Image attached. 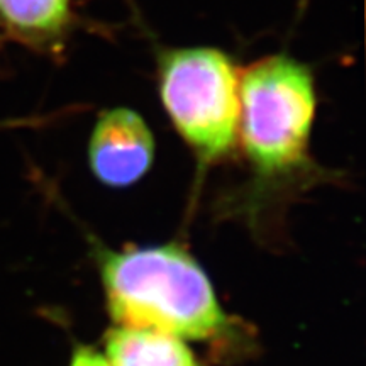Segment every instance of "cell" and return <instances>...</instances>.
Returning a JSON list of instances; mask_svg holds the SVG:
<instances>
[{"mask_svg": "<svg viewBox=\"0 0 366 366\" xmlns=\"http://www.w3.org/2000/svg\"><path fill=\"white\" fill-rule=\"evenodd\" d=\"M70 366H111V363L102 355H99L97 351L90 350L86 346H80L73 353Z\"/></svg>", "mask_w": 366, "mask_h": 366, "instance_id": "obj_7", "label": "cell"}, {"mask_svg": "<svg viewBox=\"0 0 366 366\" xmlns=\"http://www.w3.org/2000/svg\"><path fill=\"white\" fill-rule=\"evenodd\" d=\"M75 19L73 0H0L2 38L46 56L65 53Z\"/></svg>", "mask_w": 366, "mask_h": 366, "instance_id": "obj_5", "label": "cell"}, {"mask_svg": "<svg viewBox=\"0 0 366 366\" xmlns=\"http://www.w3.org/2000/svg\"><path fill=\"white\" fill-rule=\"evenodd\" d=\"M241 70L214 46L164 48L157 59L162 105L182 139L204 163L234 148Z\"/></svg>", "mask_w": 366, "mask_h": 366, "instance_id": "obj_3", "label": "cell"}, {"mask_svg": "<svg viewBox=\"0 0 366 366\" xmlns=\"http://www.w3.org/2000/svg\"><path fill=\"white\" fill-rule=\"evenodd\" d=\"M153 158V132L136 111L116 107L97 117L89 141V163L104 185H132L148 173Z\"/></svg>", "mask_w": 366, "mask_h": 366, "instance_id": "obj_4", "label": "cell"}, {"mask_svg": "<svg viewBox=\"0 0 366 366\" xmlns=\"http://www.w3.org/2000/svg\"><path fill=\"white\" fill-rule=\"evenodd\" d=\"M2 39H4V38H2V34H0V43H2Z\"/></svg>", "mask_w": 366, "mask_h": 366, "instance_id": "obj_8", "label": "cell"}, {"mask_svg": "<svg viewBox=\"0 0 366 366\" xmlns=\"http://www.w3.org/2000/svg\"><path fill=\"white\" fill-rule=\"evenodd\" d=\"M102 283L112 319L122 327L189 340H214L229 327L207 274L178 246L109 251Z\"/></svg>", "mask_w": 366, "mask_h": 366, "instance_id": "obj_1", "label": "cell"}, {"mask_svg": "<svg viewBox=\"0 0 366 366\" xmlns=\"http://www.w3.org/2000/svg\"><path fill=\"white\" fill-rule=\"evenodd\" d=\"M315 107L314 73L290 54H268L241 71L237 137L262 175H285L305 163Z\"/></svg>", "mask_w": 366, "mask_h": 366, "instance_id": "obj_2", "label": "cell"}, {"mask_svg": "<svg viewBox=\"0 0 366 366\" xmlns=\"http://www.w3.org/2000/svg\"><path fill=\"white\" fill-rule=\"evenodd\" d=\"M111 366H197L180 337L153 329L117 327L105 337Z\"/></svg>", "mask_w": 366, "mask_h": 366, "instance_id": "obj_6", "label": "cell"}]
</instances>
